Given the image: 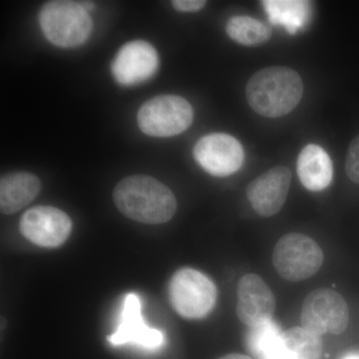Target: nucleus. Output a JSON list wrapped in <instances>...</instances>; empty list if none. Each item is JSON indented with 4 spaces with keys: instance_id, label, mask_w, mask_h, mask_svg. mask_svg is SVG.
I'll use <instances>...</instances> for the list:
<instances>
[{
    "instance_id": "9d476101",
    "label": "nucleus",
    "mask_w": 359,
    "mask_h": 359,
    "mask_svg": "<svg viewBox=\"0 0 359 359\" xmlns=\"http://www.w3.org/2000/svg\"><path fill=\"white\" fill-rule=\"evenodd\" d=\"M159 58L154 47L143 40L129 42L116 54L111 71L123 86H134L147 81L155 74Z\"/></svg>"
},
{
    "instance_id": "6ab92c4d",
    "label": "nucleus",
    "mask_w": 359,
    "mask_h": 359,
    "mask_svg": "<svg viewBox=\"0 0 359 359\" xmlns=\"http://www.w3.org/2000/svg\"><path fill=\"white\" fill-rule=\"evenodd\" d=\"M226 32L233 41L244 46L255 47L271 39V28L250 16H233L228 21Z\"/></svg>"
},
{
    "instance_id": "39448f33",
    "label": "nucleus",
    "mask_w": 359,
    "mask_h": 359,
    "mask_svg": "<svg viewBox=\"0 0 359 359\" xmlns=\"http://www.w3.org/2000/svg\"><path fill=\"white\" fill-rule=\"evenodd\" d=\"M273 264L285 280L302 282L320 271L323 264V250L308 236L287 233L276 243Z\"/></svg>"
},
{
    "instance_id": "9b49d317",
    "label": "nucleus",
    "mask_w": 359,
    "mask_h": 359,
    "mask_svg": "<svg viewBox=\"0 0 359 359\" xmlns=\"http://www.w3.org/2000/svg\"><path fill=\"white\" fill-rule=\"evenodd\" d=\"M237 316L249 327L271 321L276 311L273 292L261 276L248 273L238 280Z\"/></svg>"
},
{
    "instance_id": "20e7f679",
    "label": "nucleus",
    "mask_w": 359,
    "mask_h": 359,
    "mask_svg": "<svg viewBox=\"0 0 359 359\" xmlns=\"http://www.w3.org/2000/svg\"><path fill=\"white\" fill-rule=\"evenodd\" d=\"M218 290L204 273L191 268L179 269L169 285L170 302L175 311L187 320H200L211 313Z\"/></svg>"
},
{
    "instance_id": "412c9836",
    "label": "nucleus",
    "mask_w": 359,
    "mask_h": 359,
    "mask_svg": "<svg viewBox=\"0 0 359 359\" xmlns=\"http://www.w3.org/2000/svg\"><path fill=\"white\" fill-rule=\"evenodd\" d=\"M207 1L203 0H174L172 6L181 13H197L204 8Z\"/></svg>"
},
{
    "instance_id": "6e6552de",
    "label": "nucleus",
    "mask_w": 359,
    "mask_h": 359,
    "mask_svg": "<svg viewBox=\"0 0 359 359\" xmlns=\"http://www.w3.org/2000/svg\"><path fill=\"white\" fill-rule=\"evenodd\" d=\"M23 237L42 248H58L65 244L72 231V222L66 212L50 205H37L21 217Z\"/></svg>"
},
{
    "instance_id": "0eeeda50",
    "label": "nucleus",
    "mask_w": 359,
    "mask_h": 359,
    "mask_svg": "<svg viewBox=\"0 0 359 359\" xmlns=\"http://www.w3.org/2000/svg\"><path fill=\"white\" fill-rule=\"evenodd\" d=\"M301 320L302 327L318 337L342 334L348 325V306L334 290H313L302 304Z\"/></svg>"
},
{
    "instance_id": "5701e85b",
    "label": "nucleus",
    "mask_w": 359,
    "mask_h": 359,
    "mask_svg": "<svg viewBox=\"0 0 359 359\" xmlns=\"http://www.w3.org/2000/svg\"><path fill=\"white\" fill-rule=\"evenodd\" d=\"M340 359H359V353L358 351H351V353L344 354Z\"/></svg>"
},
{
    "instance_id": "4468645a",
    "label": "nucleus",
    "mask_w": 359,
    "mask_h": 359,
    "mask_svg": "<svg viewBox=\"0 0 359 359\" xmlns=\"http://www.w3.org/2000/svg\"><path fill=\"white\" fill-rule=\"evenodd\" d=\"M297 175L304 188L311 192L325 190L334 178L332 159L320 146H306L297 158Z\"/></svg>"
},
{
    "instance_id": "4be33fe9",
    "label": "nucleus",
    "mask_w": 359,
    "mask_h": 359,
    "mask_svg": "<svg viewBox=\"0 0 359 359\" xmlns=\"http://www.w3.org/2000/svg\"><path fill=\"white\" fill-rule=\"evenodd\" d=\"M219 359H255L250 356L244 355V354L231 353Z\"/></svg>"
},
{
    "instance_id": "f03ea898",
    "label": "nucleus",
    "mask_w": 359,
    "mask_h": 359,
    "mask_svg": "<svg viewBox=\"0 0 359 359\" xmlns=\"http://www.w3.org/2000/svg\"><path fill=\"white\" fill-rule=\"evenodd\" d=\"M302 93L304 84L299 73L283 66L257 71L245 87L250 108L269 118L289 114L301 102Z\"/></svg>"
},
{
    "instance_id": "f3484780",
    "label": "nucleus",
    "mask_w": 359,
    "mask_h": 359,
    "mask_svg": "<svg viewBox=\"0 0 359 359\" xmlns=\"http://www.w3.org/2000/svg\"><path fill=\"white\" fill-rule=\"evenodd\" d=\"M269 21L273 25L285 26V29L294 34L308 22L311 15V4L308 1H269L262 2Z\"/></svg>"
},
{
    "instance_id": "1a4fd4ad",
    "label": "nucleus",
    "mask_w": 359,
    "mask_h": 359,
    "mask_svg": "<svg viewBox=\"0 0 359 359\" xmlns=\"http://www.w3.org/2000/svg\"><path fill=\"white\" fill-rule=\"evenodd\" d=\"M200 166L215 177H228L242 167L245 152L242 144L231 135L212 133L203 137L194 148Z\"/></svg>"
},
{
    "instance_id": "dca6fc26",
    "label": "nucleus",
    "mask_w": 359,
    "mask_h": 359,
    "mask_svg": "<svg viewBox=\"0 0 359 359\" xmlns=\"http://www.w3.org/2000/svg\"><path fill=\"white\" fill-rule=\"evenodd\" d=\"M282 330L271 320L250 327L245 334V346L255 359H283Z\"/></svg>"
},
{
    "instance_id": "f8f14e48",
    "label": "nucleus",
    "mask_w": 359,
    "mask_h": 359,
    "mask_svg": "<svg viewBox=\"0 0 359 359\" xmlns=\"http://www.w3.org/2000/svg\"><path fill=\"white\" fill-rule=\"evenodd\" d=\"M290 182V170L283 166L273 168L250 182L247 197L252 209L266 218L278 214L287 200Z\"/></svg>"
},
{
    "instance_id": "ddd939ff",
    "label": "nucleus",
    "mask_w": 359,
    "mask_h": 359,
    "mask_svg": "<svg viewBox=\"0 0 359 359\" xmlns=\"http://www.w3.org/2000/svg\"><path fill=\"white\" fill-rule=\"evenodd\" d=\"M112 346L133 344L149 351H156L164 346V334L160 330L147 327L141 313V301L138 295L128 294L125 297L122 318L114 334L108 337Z\"/></svg>"
},
{
    "instance_id": "aec40b11",
    "label": "nucleus",
    "mask_w": 359,
    "mask_h": 359,
    "mask_svg": "<svg viewBox=\"0 0 359 359\" xmlns=\"http://www.w3.org/2000/svg\"><path fill=\"white\" fill-rule=\"evenodd\" d=\"M346 172L351 181L359 184V135L353 139L347 150Z\"/></svg>"
},
{
    "instance_id": "f257e3e1",
    "label": "nucleus",
    "mask_w": 359,
    "mask_h": 359,
    "mask_svg": "<svg viewBox=\"0 0 359 359\" xmlns=\"http://www.w3.org/2000/svg\"><path fill=\"white\" fill-rule=\"evenodd\" d=\"M113 199L124 216L142 224L167 223L177 211V200L172 191L158 180L144 175L120 181Z\"/></svg>"
},
{
    "instance_id": "a211bd4d",
    "label": "nucleus",
    "mask_w": 359,
    "mask_h": 359,
    "mask_svg": "<svg viewBox=\"0 0 359 359\" xmlns=\"http://www.w3.org/2000/svg\"><path fill=\"white\" fill-rule=\"evenodd\" d=\"M283 359H320V337L304 327H292L283 334Z\"/></svg>"
},
{
    "instance_id": "2eb2a0df",
    "label": "nucleus",
    "mask_w": 359,
    "mask_h": 359,
    "mask_svg": "<svg viewBox=\"0 0 359 359\" xmlns=\"http://www.w3.org/2000/svg\"><path fill=\"white\" fill-rule=\"evenodd\" d=\"M41 189L39 179L27 172L4 175L0 180V209L2 214L20 211L37 197Z\"/></svg>"
},
{
    "instance_id": "7ed1b4c3",
    "label": "nucleus",
    "mask_w": 359,
    "mask_h": 359,
    "mask_svg": "<svg viewBox=\"0 0 359 359\" xmlns=\"http://www.w3.org/2000/svg\"><path fill=\"white\" fill-rule=\"evenodd\" d=\"M39 23L46 39L62 48L83 44L93 26L83 1L63 0L47 2L40 11Z\"/></svg>"
},
{
    "instance_id": "423d86ee",
    "label": "nucleus",
    "mask_w": 359,
    "mask_h": 359,
    "mask_svg": "<svg viewBox=\"0 0 359 359\" xmlns=\"http://www.w3.org/2000/svg\"><path fill=\"white\" fill-rule=\"evenodd\" d=\"M193 118L192 106L183 97L160 95L142 105L138 125L149 136L172 137L185 132Z\"/></svg>"
}]
</instances>
